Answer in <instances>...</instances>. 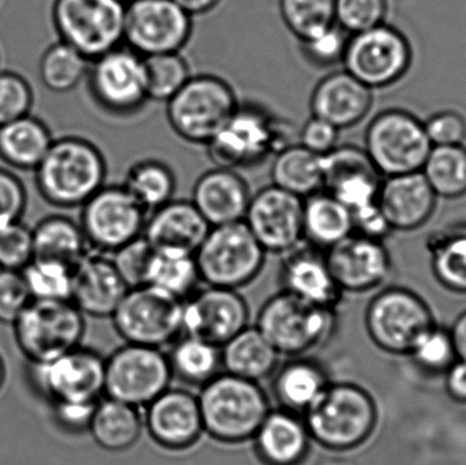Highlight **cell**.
<instances>
[{
    "label": "cell",
    "mask_w": 466,
    "mask_h": 465,
    "mask_svg": "<svg viewBox=\"0 0 466 465\" xmlns=\"http://www.w3.org/2000/svg\"><path fill=\"white\" fill-rule=\"evenodd\" d=\"M35 172L40 196L54 207L71 209L106 186V161L89 139L62 136L54 139Z\"/></svg>",
    "instance_id": "1"
},
{
    "label": "cell",
    "mask_w": 466,
    "mask_h": 465,
    "mask_svg": "<svg viewBox=\"0 0 466 465\" xmlns=\"http://www.w3.org/2000/svg\"><path fill=\"white\" fill-rule=\"evenodd\" d=\"M204 431L220 444L251 441L268 412L270 401L259 382L221 371L198 395Z\"/></svg>",
    "instance_id": "2"
},
{
    "label": "cell",
    "mask_w": 466,
    "mask_h": 465,
    "mask_svg": "<svg viewBox=\"0 0 466 465\" xmlns=\"http://www.w3.org/2000/svg\"><path fill=\"white\" fill-rule=\"evenodd\" d=\"M292 125L257 103H238L221 130L205 145L212 163L224 168L259 166L293 144Z\"/></svg>",
    "instance_id": "3"
},
{
    "label": "cell",
    "mask_w": 466,
    "mask_h": 465,
    "mask_svg": "<svg viewBox=\"0 0 466 465\" xmlns=\"http://www.w3.org/2000/svg\"><path fill=\"white\" fill-rule=\"evenodd\" d=\"M312 442L334 452L361 447L374 433L378 412L374 399L355 384H329L303 414Z\"/></svg>",
    "instance_id": "4"
},
{
    "label": "cell",
    "mask_w": 466,
    "mask_h": 465,
    "mask_svg": "<svg viewBox=\"0 0 466 465\" xmlns=\"http://www.w3.org/2000/svg\"><path fill=\"white\" fill-rule=\"evenodd\" d=\"M337 325V308L312 305L281 289L263 303L255 327L279 355L298 358L330 341Z\"/></svg>",
    "instance_id": "5"
},
{
    "label": "cell",
    "mask_w": 466,
    "mask_h": 465,
    "mask_svg": "<svg viewBox=\"0 0 466 465\" xmlns=\"http://www.w3.org/2000/svg\"><path fill=\"white\" fill-rule=\"evenodd\" d=\"M232 85L215 74L191 76L185 86L167 101L169 127L183 141L207 145L238 108Z\"/></svg>",
    "instance_id": "6"
},
{
    "label": "cell",
    "mask_w": 466,
    "mask_h": 465,
    "mask_svg": "<svg viewBox=\"0 0 466 465\" xmlns=\"http://www.w3.org/2000/svg\"><path fill=\"white\" fill-rule=\"evenodd\" d=\"M202 283L238 289L251 284L265 268V248L244 221L210 227L196 251Z\"/></svg>",
    "instance_id": "7"
},
{
    "label": "cell",
    "mask_w": 466,
    "mask_h": 465,
    "mask_svg": "<svg viewBox=\"0 0 466 465\" xmlns=\"http://www.w3.org/2000/svg\"><path fill=\"white\" fill-rule=\"evenodd\" d=\"M85 328V316L71 300H32L13 325L16 346L30 365L81 346Z\"/></svg>",
    "instance_id": "8"
},
{
    "label": "cell",
    "mask_w": 466,
    "mask_h": 465,
    "mask_svg": "<svg viewBox=\"0 0 466 465\" xmlns=\"http://www.w3.org/2000/svg\"><path fill=\"white\" fill-rule=\"evenodd\" d=\"M432 145L424 123L404 109H386L370 122L364 147L382 177L421 171Z\"/></svg>",
    "instance_id": "9"
},
{
    "label": "cell",
    "mask_w": 466,
    "mask_h": 465,
    "mask_svg": "<svg viewBox=\"0 0 466 465\" xmlns=\"http://www.w3.org/2000/svg\"><path fill=\"white\" fill-rule=\"evenodd\" d=\"M125 13L119 0H55L52 19L60 41L92 62L123 45Z\"/></svg>",
    "instance_id": "10"
},
{
    "label": "cell",
    "mask_w": 466,
    "mask_h": 465,
    "mask_svg": "<svg viewBox=\"0 0 466 465\" xmlns=\"http://www.w3.org/2000/svg\"><path fill=\"white\" fill-rule=\"evenodd\" d=\"M126 343L163 349L183 335V300L155 287L130 288L111 316Z\"/></svg>",
    "instance_id": "11"
},
{
    "label": "cell",
    "mask_w": 466,
    "mask_h": 465,
    "mask_svg": "<svg viewBox=\"0 0 466 465\" xmlns=\"http://www.w3.org/2000/svg\"><path fill=\"white\" fill-rule=\"evenodd\" d=\"M172 379L161 349L126 343L106 359L104 396L141 409L166 392Z\"/></svg>",
    "instance_id": "12"
},
{
    "label": "cell",
    "mask_w": 466,
    "mask_h": 465,
    "mask_svg": "<svg viewBox=\"0 0 466 465\" xmlns=\"http://www.w3.org/2000/svg\"><path fill=\"white\" fill-rule=\"evenodd\" d=\"M344 70L370 89H382L404 78L412 65V46L404 33L380 24L348 38Z\"/></svg>",
    "instance_id": "13"
},
{
    "label": "cell",
    "mask_w": 466,
    "mask_h": 465,
    "mask_svg": "<svg viewBox=\"0 0 466 465\" xmlns=\"http://www.w3.org/2000/svg\"><path fill=\"white\" fill-rule=\"evenodd\" d=\"M147 215L125 186L106 185L82 205L79 226L90 250L112 254L144 235Z\"/></svg>",
    "instance_id": "14"
},
{
    "label": "cell",
    "mask_w": 466,
    "mask_h": 465,
    "mask_svg": "<svg viewBox=\"0 0 466 465\" xmlns=\"http://www.w3.org/2000/svg\"><path fill=\"white\" fill-rule=\"evenodd\" d=\"M86 78L93 100L115 116L137 114L149 101L144 56L125 44L92 60Z\"/></svg>",
    "instance_id": "15"
},
{
    "label": "cell",
    "mask_w": 466,
    "mask_h": 465,
    "mask_svg": "<svg viewBox=\"0 0 466 465\" xmlns=\"http://www.w3.org/2000/svg\"><path fill=\"white\" fill-rule=\"evenodd\" d=\"M432 325L429 306L410 289H385L367 308V332L389 354H410L416 339Z\"/></svg>",
    "instance_id": "16"
},
{
    "label": "cell",
    "mask_w": 466,
    "mask_h": 465,
    "mask_svg": "<svg viewBox=\"0 0 466 465\" xmlns=\"http://www.w3.org/2000/svg\"><path fill=\"white\" fill-rule=\"evenodd\" d=\"M193 35V16L174 0H131L126 5L123 44L142 56L180 52Z\"/></svg>",
    "instance_id": "17"
},
{
    "label": "cell",
    "mask_w": 466,
    "mask_h": 465,
    "mask_svg": "<svg viewBox=\"0 0 466 465\" xmlns=\"http://www.w3.org/2000/svg\"><path fill=\"white\" fill-rule=\"evenodd\" d=\"M30 368L35 390L51 404L97 403L104 398L106 359L93 349L79 346Z\"/></svg>",
    "instance_id": "18"
},
{
    "label": "cell",
    "mask_w": 466,
    "mask_h": 465,
    "mask_svg": "<svg viewBox=\"0 0 466 465\" xmlns=\"http://www.w3.org/2000/svg\"><path fill=\"white\" fill-rule=\"evenodd\" d=\"M303 202L273 185L252 194L243 221L266 253L284 256L304 242Z\"/></svg>",
    "instance_id": "19"
},
{
    "label": "cell",
    "mask_w": 466,
    "mask_h": 465,
    "mask_svg": "<svg viewBox=\"0 0 466 465\" xmlns=\"http://www.w3.org/2000/svg\"><path fill=\"white\" fill-rule=\"evenodd\" d=\"M246 299L236 289L207 286L183 300V335L223 347L248 327Z\"/></svg>",
    "instance_id": "20"
},
{
    "label": "cell",
    "mask_w": 466,
    "mask_h": 465,
    "mask_svg": "<svg viewBox=\"0 0 466 465\" xmlns=\"http://www.w3.org/2000/svg\"><path fill=\"white\" fill-rule=\"evenodd\" d=\"M331 275L342 292L372 291L390 275V253L383 240L350 234L325 251Z\"/></svg>",
    "instance_id": "21"
},
{
    "label": "cell",
    "mask_w": 466,
    "mask_h": 465,
    "mask_svg": "<svg viewBox=\"0 0 466 465\" xmlns=\"http://www.w3.org/2000/svg\"><path fill=\"white\" fill-rule=\"evenodd\" d=\"M144 426L150 439L163 450H190L205 433L198 396L169 387L147 404Z\"/></svg>",
    "instance_id": "22"
},
{
    "label": "cell",
    "mask_w": 466,
    "mask_h": 465,
    "mask_svg": "<svg viewBox=\"0 0 466 465\" xmlns=\"http://www.w3.org/2000/svg\"><path fill=\"white\" fill-rule=\"evenodd\" d=\"M282 291L312 305L339 308L344 292L337 286L325 251L303 242L282 256Z\"/></svg>",
    "instance_id": "23"
},
{
    "label": "cell",
    "mask_w": 466,
    "mask_h": 465,
    "mask_svg": "<svg viewBox=\"0 0 466 465\" xmlns=\"http://www.w3.org/2000/svg\"><path fill=\"white\" fill-rule=\"evenodd\" d=\"M127 291L108 254L89 251L73 269L70 300L84 316L111 318Z\"/></svg>",
    "instance_id": "24"
},
{
    "label": "cell",
    "mask_w": 466,
    "mask_h": 465,
    "mask_svg": "<svg viewBox=\"0 0 466 465\" xmlns=\"http://www.w3.org/2000/svg\"><path fill=\"white\" fill-rule=\"evenodd\" d=\"M437 199L421 171L383 177L378 194V205L391 231L421 228L434 215Z\"/></svg>",
    "instance_id": "25"
},
{
    "label": "cell",
    "mask_w": 466,
    "mask_h": 465,
    "mask_svg": "<svg viewBox=\"0 0 466 465\" xmlns=\"http://www.w3.org/2000/svg\"><path fill=\"white\" fill-rule=\"evenodd\" d=\"M372 103V89L341 70L317 82L309 97V111L312 116L345 130L358 126L371 111Z\"/></svg>",
    "instance_id": "26"
},
{
    "label": "cell",
    "mask_w": 466,
    "mask_h": 465,
    "mask_svg": "<svg viewBox=\"0 0 466 465\" xmlns=\"http://www.w3.org/2000/svg\"><path fill=\"white\" fill-rule=\"evenodd\" d=\"M209 229L191 199L174 198L147 215L144 238L156 251L196 254Z\"/></svg>",
    "instance_id": "27"
},
{
    "label": "cell",
    "mask_w": 466,
    "mask_h": 465,
    "mask_svg": "<svg viewBox=\"0 0 466 465\" xmlns=\"http://www.w3.org/2000/svg\"><path fill=\"white\" fill-rule=\"evenodd\" d=\"M251 196L236 169L215 167L197 179L191 202L210 227H218L243 221Z\"/></svg>",
    "instance_id": "28"
},
{
    "label": "cell",
    "mask_w": 466,
    "mask_h": 465,
    "mask_svg": "<svg viewBox=\"0 0 466 465\" xmlns=\"http://www.w3.org/2000/svg\"><path fill=\"white\" fill-rule=\"evenodd\" d=\"M263 465H303L312 439L303 417L287 409H271L251 440Z\"/></svg>",
    "instance_id": "29"
},
{
    "label": "cell",
    "mask_w": 466,
    "mask_h": 465,
    "mask_svg": "<svg viewBox=\"0 0 466 465\" xmlns=\"http://www.w3.org/2000/svg\"><path fill=\"white\" fill-rule=\"evenodd\" d=\"M273 377V393L279 409L301 417L330 384L322 366L306 357L289 358Z\"/></svg>",
    "instance_id": "30"
},
{
    "label": "cell",
    "mask_w": 466,
    "mask_h": 465,
    "mask_svg": "<svg viewBox=\"0 0 466 465\" xmlns=\"http://www.w3.org/2000/svg\"><path fill=\"white\" fill-rule=\"evenodd\" d=\"M279 357L262 332L249 325L221 347L223 371L254 382L270 379Z\"/></svg>",
    "instance_id": "31"
},
{
    "label": "cell",
    "mask_w": 466,
    "mask_h": 465,
    "mask_svg": "<svg viewBox=\"0 0 466 465\" xmlns=\"http://www.w3.org/2000/svg\"><path fill=\"white\" fill-rule=\"evenodd\" d=\"M144 429L138 407L104 396L96 404L87 433L104 450L125 452L139 441Z\"/></svg>",
    "instance_id": "32"
},
{
    "label": "cell",
    "mask_w": 466,
    "mask_h": 465,
    "mask_svg": "<svg viewBox=\"0 0 466 465\" xmlns=\"http://www.w3.org/2000/svg\"><path fill=\"white\" fill-rule=\"evenodd\" d=\"M353 234L350 210L329 191L319 190L303 202V239L326 251Z\"/></svg>",
    "instance_id": "33"
},
{
    "label": "cell",
    "mask_w": 466,
    "mask_h": 465,
    "mask_svg": "<svg viewBox=\"0 0 466 465\" xmlns=\"http://www.w3.org/2000/svg\"><path fill=\"white\" fill-rule=\"evenodd\" d=\"M54 138L46 123L27 114L0 126V158L22 171H35Z\"/></svg>",
    "instance_id": "34"
},
{
    "label": "cell",
    "mask_w": 466,
    "mask_h": 465,
    "mask_svg": "<svg viewBox=\"0 0 466 465\" xmlns=\"http://www.w3.org/2000/svg\"><path fill=\"white\" fill-rule=\"evenodd\" d=\"M33 234V258L48 259L76 268L90 251L81 226L66 216L43 218Z\"/></svg>",
    "instance_id": "35"
},
{
    "label": "cell",
    "mask_w": 466,
    "mask_h": 465,
    "mask_svg": "<svg viewBox=\"0 0 466 465\" xmlns=\"http://www.w3.org/2000/svg\"><path fill=\"white\" fill-rule=\"evenodd\" d=\"M271 185L300 198L323 190L322 156L289 144L273 156Z\"/></svg>",
    "instance_id": "36"
},
{
    "label": "cell",
    "mask_w": 466,
    "mask_h": 465,
    "mask_svg": "<svg viewBox=\"0 0 466 465\" xmlns=\"http://www.w3.org/2000/svg\"><path fill=\"white\" fill-rule=\"evenodd\" d=\"M427 248L438 283L449 291L466 294V224L434 232Z\"/></svg>",
    "instance_id": "37"
},
{
    "label": "cell",
    "mask_w": 466,
    "mask_h": 465,
    "mask_svg": "<svg viewBox=\"0 0 466 465\" xmlns=\"http://www.w3.org/2000/svg\"><path fill=\"white\" fill-rule=\"evenodd\" d=\"M172 344L169 366L179 381L201 388L223 370L220 347L187 335Z\"/></svg>",
    "instance_id": "38"
},
{
    "label": "cell",
    "mask_w": 466,
    "mask_h": 465,
    "mask_svg": "<svg viewBox=\"0 0 466 465\" xmlns=\"http://www.w3.org/2000/svg\"><path fill=\"white\" fill-rule=\"evenodd\" d=\"M202 283L194 254L156 251L147 272V286L179 300L187 299Z\"/></svg>",
    "instance_id": "39"
},
{
    "label": "cell",
    "mask_w": 466,
    "mask_h": 465,
    "mask_svg": "<svg viewBox=\"0 0 466 465\" xmlns=\"http://www.w3.org/2000/svg\"><path fill=\"white\" fill-rule=\"evenodd\" d=\"M122 185L150 213L174 199L177 177L164 161L144 158L127 169Z\"/></svg>",
    "instance_id": "40"
},
{
    "label": "cell",
    "mask_w": 466,
    "mask_h": 465,
    "mask_svg": "<svg viewBox=\"0 0 466 465\" xmlns=\"http://www.w3.org/2000/svg\"><path fill=\"white\" fill-rule=\"evenodd\" d=\"M438 198L459 199L466 196V147H432L421 168Z\"/></svg>",
    "instance_id": "41"
},
{
    "label": "cell",
    "mask_w": 466,
    "mask_h": 465,
    "mask_svg": "<svg viewBox=\"0 0 466 465\" xmlns=\"http://www.w3.org/2000/svg\"><path fill=\"white\" fill-rule=\"evenodd\" d=\"M89 60L68 44L59 41L44 52L40 62V78L54 93H68L87 76Z\"/></svg>",
    "instance_id": "42"
},
{
    "label": "cell",
    "mask_w": 466,
    "mask_h": 465,
    "mask_svg": "<svg viewBox=\"0 0 466 465\" xmlns=\"http://www.w3.org/2000/svg\"><path fill=\"white\" fill-rule=\"evenodd\" d=\"M149 101L167 103L191 78V68L180 52L144 57Z\"/></svg>",
    "instance_id": "43"
},
{
    "label": "cell",
    "mask_w": 466,
    "mask_h": 465,
    "mask_svg": "<svg viewBox=\"0 0 466 465\" xmlns=\"http://www.w3.org/2000/svg\"><path fill=\"white\" fill-rule=\"evenodd\" d=\"M285 27L304 41L336 24V0H279Z\"/></svg>",
    "instance_id": "44"
},
{
    "label": "cell",
    "mask_w": 466,
    "mask_h": 465,
    "mask_svg": "<svg viewBox=\"0 0 466 465\" xmlns=\"http://www.w3.org/2000/svg\"><path fill=\"white\" fill-rule=\"evenodd\" d=\"M73 269L60 262L33 258L21 273L33 300H70Z\"/></svg>",
    "instance_id": "45"
},
{
    "label": "cell",
    "mask_w": 466,
    "mask_h": 465,
    "mask_svg": "<svg viewBox=\"0 0 466 465\" xmlns=\"http://www.w3.org/2000/svg\"><path fill=\"white\" fill-rule=\"evenodd\" d=\"M408 355L418 368L432 374L446 373L457 360L451 332L435 325L416 339Z\"/></svg>",
    "instance_id": "46"
},
{
    "label": "cell",
    "mask_w": 466,
    "mask_h": 465,
    "mask_svg": "<svg viewBox=\"0 0 466 465\" xmlns=\"http://www.w3.org/2000/svg\"><path fill=\"white\" fill-rule=\"evenodd\" d=\"M155 256V248L149 245L144 235L127 243L112 253V264L116 268L127 288L147 286L150 262Z\"/></svg>",
    "instance_id": "47"
},
{
    "label": "cell",
    "mask_w": 466,
    "mask_h": 465,
    "mask_svg": "<svg viewBox=\"0 0 466 465\" xmlns=\"http://www.w3.org/2000/svg\"><path fill=\"white\" fill-rule=\"evenodd\" d=\"M388 0H336V24L348 35L385 24Z\"/></svg>",
    "instance_id": "48"
},
{
    "label": "cell",
    "mask_w": 466,
    "mask_h": 465,
    "mask_svg": "<svg viewBox=\"0 0 466 465\" xmlns=\"http://www.w3.org/2000/svg\"><path fill=\"white\" fill-rule=\"evenodd\" d=\"M350 35L339 25H331L318 35L299 41L301 55L314 67H331L342 62Z\"/></svg>",
    "instance_id": "49"
},
{
    "label": "cell",
    "mask_w": 466,
    "mask_h": 465,
    "mask_svg": "<svg viewBox=\"0 0 466 465\" xmlns=\"http://www.w3.org/2000/svg\"><path fill=\"white\" fill-rule=\"evenodd\" d=\"M32 259V228L22 221L0 227V269L21 272Z\"/></svg>",
    "instance_id": "50"
},
{
    "label": "cell",
    "mask_w": 466,
    "mask_h": 465,
    "mask_svg": "<svg viewBox=\"0 0 466 465\" xmlns=\"http://www.w3.org/2000/svg\"><path fill=\"white\" fill-rule=\"evenodd\" d=\"M32 106L29 82L13 71H0V126L30 114Z\"/></svg>",
    "instance_id": "51"
},
{
    "label": "cell",
    "mask_w": 466,
    "mask_h": 465,
    "mask_svg": "<svg viewBox=\"0 0 466 465\" xmlns=\"http://www.w3.org/2000/svg\"><path fill=\"white\" fill-rule=\"evenodd\" d=\"M32 300L21 272L0 269V324L13 327Z\"/></svg>",
    "instance_id": "52"
},
{
    "label": "cell",
    "mask_w": 466,
    "mask_h": 465,
    "mask_svg": "<svg viewBox=\"0 0 466 465\" xmlns=\"http://www.w3.org/2000/svg\"><path fill=\"white\" fill-rule=\"evenodd\" d=\"M423 123L432 147L465 145L466 119L460 112L451 109L437 112Z\"/></svg>",
    "instance_id": "53"
},
{
    "label": "cell",
    "mask_w": 466,
    "mask_h": 465,
    "mask_svg": "<svg viewBox=\"0 0 466 465\" xmlns=\"http://www.w3.org/2000/svg\"><path fill=\"white\" fill-rule=\"evenodd\" d=\"M26 204L24 183L13 172L0 168V227L21 221Z\"/></svg>",
    "instance_id": "54"
},
{
    "label": "cell",
    "mask_w": 466,
    "mask_h": 465,
    "mask_svg": "<svg viewBox=\"0 0 466 465\" xmlns=\"http://www.w3.org/2000/svg\"><path fill=\"white\" fill-rule=\"evenodd\" d=\"M339 133L341 130H339L336 126L311 115L309 119L301 126L298 144L315 155L325 156L334 147H339Z\"/></svg>",
    "instance_id": "55"
},
{
    "label": "cell",
    "mask_w": 466,
    "mask_h": 465,
    "mask_svg": "<svg viewBox=\"0 0 466 465\" xmlns=\"http://www.w3.org/2000/svg\"><path fill=\"white\" fill-rule=\"evenodd\" d=\"M97 403L65 401V403L51 404L52 409H54L55 422L67 433H87Z\"/></svg>",
    "instance_id": "56"
},
{
    "label": "cell",
    "mask_w": 466,
    "mask_h": 465,
    "mask_svg": "<svg viewBox=\"0 0 466 465\" xmlns=\"http://www.w3.org/2000/svg\"><path fill=\"white\" fill-rule=\"evenodd\" d=\"M352 217L353 232L363 235V237L383 240L391 232L390 226L383 216L378 202L363 207L358 212H353Z\"/></svg>",
    "instance_id": "57"
},
{
    "label": "cell",
    "mask_w": 466,
    "mask_h": 465,
    "mask_svg": "<svg viewBox=\"0 0 466 465\" xmlns=\"http://www.w3.org/2000/svg\"><path fill=\"white\" fill-rule=\"evenodd\" d=\"M446 389L453 400L466 403V362L457 359L446 370Z\"/></svg>",
    "instance_id": "58"
},
{
    "label": "cell",
    "mask_w": 466,
    "mask_h": 465,
    "mask_svg": "<svg viewBox=\"0 0 466 465\" xmlns=\"http://www.w3.org/2000/svg\"><path fill=\"white\" fill-rule=\"evenodd\" d=\"M449 332H451V340H453L457 359L466 362V311L456 319Z\"/></svg>",
    "instance_id": "59"
},
{
    "label": "cell",
    "mask_w": 466,
    "mask_h": 465,
    "mask_svg": "<svg viewBox=\"0 0 466 465\" xmlns=\"http://www.w3.org/2000/svg\"><path fill=\"white\" fill-rule=\"evenodd\" d=\"M174 2L191 16H198L215 10L221 0H174Z\"/></svg>",
    "instance_id": "60"
},
{
    "label": "cell",
    "mask_w": 466,
    "mask_h": 465,
    "mask_svg": "<svg viewBox=\"0 0 466 465\" xmlns=\"http://www.w3.org/2000/svg\"><path fill=\"white\" fill-rule=\"evenodd\" d=\"M5 362H3L2 357H0V389L3 388V384H5Z\"/></svg>",
    "instance_id": "61"
},
{
    "label": "cell",
    "mask_w": 466,
    "mask_h": 465,
    "mask_svg": "<svg viewBox=\"0 0 466 465\" xmlns=\"http://www.w3.org/2000/svg\"><path fill=\"white\" fill-rule=\"evenodd\" d=\"M119 2L125 3V5H127V3H130L131 0H119Z\"/></svg>",
    "instance_id": "62"
}]
</instances>
